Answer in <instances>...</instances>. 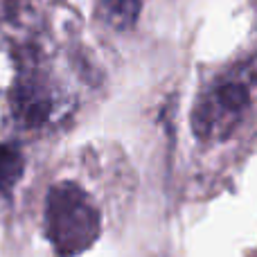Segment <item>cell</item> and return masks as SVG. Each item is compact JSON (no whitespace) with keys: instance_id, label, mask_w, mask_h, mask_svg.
<instances>
[{"instance_id":"obj_1","label":"cell","mask_w":257,"mask_h":257,"mask_svg":"<svg viewBox=\"0 0 257 257\" xmlns=\"http://www.w3.org/2000/svg\"><path fill=\"white\" fill-rule=\"evenodd\" d=\"M99 226V210L86 190L72 181L52 185L45 201V232L59 257H75L90 248Z\"/></svg>"},{"instance_id":"obj_2","label":"cell","mask_w":257,"mask_h":257,"mask_svg":"<svg viewBox=\"0 0 257 257\" xmlns=\"http://www.w3.org/2000/svg\"><path fill=\"white\" fill-rule=\"evenodd\" d=\"M250 104V86L244 77L221 79L199 99L192 113V128L199 140H223L246 115Z\"/></svg>"},{"instance_id":"obj_3","label":"cell","mask_w":257,"mask_h":257,"mask_svg":"<svg viewBox=\"0 0 257 257\" xmlns=\"http://www.w3.org/2000/svg\"><path fill=\"white\" fill-rule=\"evenodd\" d=\"M12 106L16 117L27 126H39L52 113V95L41 81L27 79L12 93Z\"/></svg>"},{"instance_id":"obj_4","label":"cell","mask_w":257,"mask_h":257,"mask_svg":"<svg viewBox=\"0 0 257 257\" xmlns=\"http://www.w3.org/2000/svg\"><path fill=\"white\" fill-rule=\"evenodd\" d=\"M97 16L117 32L131 30L140 16V0H97Z\"/></svg>"},{"instance_id":"obj_5","label":"cell","mask_w":257,"mask_h":257,"mask_svg":"<svg viewBox=\"0 0 257 257\" xmlns=\"http://www.w3.org/2000/svg\"><path fill=\"white\" fill-rule=\"evenodd\" d=\"M25 169V158L14 145H0V192H9Z\"/></svg>"}]
</instances>
